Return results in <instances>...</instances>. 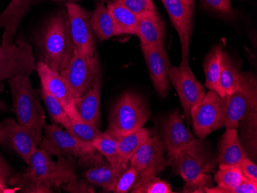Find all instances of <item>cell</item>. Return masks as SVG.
Returning a JSON list of instances; mask_svg holds the SVG:
<instances>
[{
    "label": "cell",
    "instance_id": "6da1fadb",
    "mask_svg": "<svg viewBox=\"0 0 257 193\" xmlns=\"http://www.w3.org/2000/svg\"><path fill=\"white\" fill-rule=\"evenodd\" d=\"M76 178L73 157L58 156V160L53 161L38 146L32 154L28 167L13 175L9 185L19 187L20 192L52 193L53 187L62 186Z\"/></svg>",
    "mask_w": 257,
    "mask_h": 193
},
{
    "label": "cell",
    "instance_id": "7a4b0ae2",
    "mask_svg": "<svg viewBox=\"0 0 257 193\" xmlns=\"http://www.w3.org/2000/svg\"><path fill=\"white\" fill-rule=\"evenodd\" d=\"M37 46L40 61L52 70L61 73L67 67L74 45L66 13L60 11L50 17L37 36Z\"/></svg>",
    "mask_w": 257,
    "mask_h": 193
},
{
    "label": "cell",
    "instance_id": "3957f363",
    "mask_svg": "<svg viewBox=\"0 0 257 193\" xmlns=\"http://www.w3.org/2000/svg\"><path fill=\"white\" fill-rule=\"evenodd\" d=\"M42 140L39 147L48 155L56 156L77 157L81 162L91 165H97L101 161L100 155L89 142L79 140L58 124L46 125Z\"/></svg>",
    "mask_w": 257,
    "mask_h": 193
},
{
    "label": "cell",
    "instance_id": "277c9868",
    "mask_svg": "<svg viewBox=\"0 0 257 193\" xmlns=\"http://www.w3.org/2000/svg\"><path fill=\"white\" fill-rule=\"evenodd\" d=\"M8 83L17 122L41 132L46 126L44 110L33 87L30 76L23 75L10 78Z\"/></svg>",
    "mask_w": 257,
    "mask_h": 193
},
{
    "label": "cell",
    "instance_id": "5b68a950",
    "mask_svg": "<svg viewBox=\"0 0 257 193\" xmlns=\"http://www.w3.org/2000/svg\"><path fill=\"white\" fill-rule=\"evenodd\" d=\"M149 118L150 112L142 98L126 92L112 108L107 132L118 139L123 137L142 129Z\"/></svg>",
    "mask_w": 257,
    "mask_h": 193
},
{
    "label": "cell",
    "instance_id": "8992f818",
    "mask_svg": "<svg viewBox=\"0 0 257 193\" xmlns=\"http://www.w3.org/2000/svg\"><path fill=\"white\" fill-rule=\"evenodd\" d=\"M67 83L73 97L84 96L102 76L99 56L73 51L67 67L60 73Z\"/></svg>",
    "mask_w": 257,
    "mask_h": 193
},
{
    "label": "cell",
    "instance_id": "52a82bcc",
    "mask_svg": "<svg viewBox=\"0 0 257 193\" xmlns=\"http://www.w3.org/2000/svg\"><path fill=\"white\" fill-rule=\"evenodd\" d=\"M226 97H222L215 91L209 90L191 110L193 129L199 139L224 127L226 122Z\"/></svg>",
    "mask_w": 257,
    "mask_h": 193
},
{
    "label": "cell",
    "instance_id": "ba28073f",
    "mask_svg": "<svg viewBox=\"0 0 257 193\" xmlns=\"http://www.w3.org/2000/svg\"><path fill=\"white\" fill-rule=\"evenodd\" d=\"M203 139H196L180 153L167 159V165L172 167L184 181H190L200 174L211 172L216 166L217 161L206 148Z\"/></svg>",
    "mask_w": 257,
    "mask_h": 193
},
{
    "label": "cell",
    "instance_id": "9c48e42d",
    "mask_svg": "<svg viewBox=\"0 0 257 193\" xmlns=\"http://www.w3.org/2000/svg\"><path fill=\"white\" fill-rule=\"evenodd\" d=\"M42 138L41 132L20 125L12 118L0 122V145L14 151L27 165Z\"/></svg>",
    "mask_w": 257,
    "mask_h": 193
},
{
    "label": "cell",
    "instance_id": "30bf717a",
    "mask_svg": "<svg viewBox=\"0 0 257 193\" xmlns=\"http://www.w3.org/2000/svg\"><path fill=\"white\" fill-rule=\"evenodd\" d=\"M37 70L31 45L17 39L7 46L0 43V83L17 76H30Z\"/></svg>",
    "mask_w": 257,
    "mask_h": 193
},
{
    "label": "cell",
    "instance_id": "8fae6325",
    "mask_svg": "<svg viewBox=\"0 0 257 193\" xmlns=\"http://www.w3.org/2000/svg\"><path fill=\"white\" fill-rule=\"evenodd\" d=\"M170 82L177 90L185 118L190 122L192 109L206 94L204 86L195 77L188 61H182L180 66L170 68Z\"/></svg>",
    "mask_w": 257,
    "mask_h": 193
},
{
    "label": "cell",
    "instance_id": "7c38bea8",
    "mask_svg": "<svg viewBox=\"0 0 257 193\" xmlns=\"http://www.w3.org/2000/svg\"><path fill=\"white\" fill-rule=\"evenodd\" d=\"M226 129H236L239 122L248 115L256 112V80L248 74L246 81L240 89L226 97Z\"/></svg>",
    "mask_w": 257,
    "mask_h": 193
},
{
    "label": "cell",
    "instance_id": "4fadbf2b",
    "mask_svg": "<svg viewBox=\"0 0 257 193\" xmlns=\"http://www.w3.org/2000/svg\"><path fill=\"white\" fill-rule=\"evenodd\" d=\"M66 7L75 50L83 54H95L96 39L89 13L75 2H66Z\"/></svg>",
    "mask_w": 257,
    "mask_h": 193
},
{
    "label": "cell",
    "instance_id": "5bb4252c",
    "mask_svg": "<svg viewBox=\"0 0 257 193\" xmlns=\"http://www.w3.org/2000/svg\"><path fill=\"white\" fill-rule=\"evenodd\" d=\"M150 79L157 93L165 97L170 89V63L163 42L141 46Z\"/></svg>",
    "mask_w": 257,
    "mask_h": 193
},
{
    "label": "cell",
    "instance_id": "9a60e30c",
    "mask_svg": "<svg viewBox=\"0 0 257 193\" xmlns=\"http://www.w3.org/2000/svg\"><path fill=\"white\" fill-rule=\"evenodd\" d=\"M36 70L41 81V87L60 101L69 119L73 120L80 118L73 106L74 97L60 73L52 70L42 61L37 63Z\"/></svg>",
    "mask_w": 257,
    "mask_h": 193
},
{
    "label": "cell",
    "instance_id": "2e32d148",
    "mask_svg": "<svg viewBox=\"0 0 257 193\" xmlns=\"http://www.w3.org/2000/svg\"><path fill=\"white\" fill-rule=\"evenodd\" d=\"M173 27L178 33L182 49V61H188L193 28V10L180 0H161Z\"/></svg>",
    "mask_w": 257,
    "mask_h": 193
},
{
    "label": "cell",
    "instance_id": "e0dca14e",
    "mask_svg": "<svg viewBox=\"0 0 257 193\" xmlns=\"http://www.w3.org/2000/svg\"><path fill=\"white\" fill-rule=\"evenodd\" d=\"M131 165L140 175H157L167 165V159L163 155L160 142L150 136L140 145L131 159Z\"/></svg>",
    "mask_w": 257,
    "mask_h": 193
},
{
    "label": "cell",
    "instance_id": "ac0fdd59",
    "mask_svg": "<svg viewBox=\"0 0 257 193\" xmlns=\"http://www.w3.org/2000/svg\"><path fill=\"white\" fill-rule=\"evenodd\" d=\"M163 134L168 158L180 153L197 139L186 129L178 110L170 113L166 119Z\"/></svg>",
    "mask_w": 257,
    "mask_h": 193
},
{
    "label": "cell",
    "instance_id": "d6986e66",
    "mask_svg": "<svg viewBox=\"0 0 257 193\" xmlns=\"http://www.w3.org/2000/svg\"><path fill=\"white\" fill-rule=\"evenodd\" d=\"M35 2L36 0H11L0 14V30L4 29L1 41L3 46L14 42L23 18Z\"/></svg>",
    "mask_w": 257,
    "mask_h": 193
},
{
    "label": "cell",
    "instance_id": "ffe728a7",
    "mask_svg": "<svg viewBox=\"0 0 257 193\" xmlns=\"http://www.w3.org/2000/svg\"><path fill=\"white\" fill-rule=\"evenodd\" d=\"M165 33V24L157 10H148L137 15V36L140 39L141 46L163 42Z\"/></svg>",
    "mask_w": 257,
    "mask_h": 193
},
{
    "label": "cell",
    "instance_id": "44dd1931",
    "mask_svg": "<svg viewBox=\"0 0 257 193\" xmlns=\"http://www.w3.org/2000/svg\"><path fill=\"white\" fill-rule=\"evenodd\" d=\"M102 76L84 96L73 99V106L82 120L94 126L100 124V95Z\"/></svg>",
    "mask_w": 257,
    "mask_h": 193
},
{
    "label": "cell",
    "instance_id": "7402d4cb",
    "mask_svg": "<svg viewBox=\"0 0 257 193\" xmlns=\"http://www.w3.org/2000/svg\"><path fill=\"white\" fill-rule=\"evenodd\" d=\"M246 156L236 129H226L219 142L217 159L219 168L236 166Z\"/></svg>",
    "mask_w": 257,
    "mask_h": 193
},
{
    "label": "cell",
    "instance_id": "603a6c76",
    "mask_svg": "<svg viewBox=\"0 0 257 193\" xmlns=\"http://www.w3.org/2000/svg\"><path fill=\"white\" fill-rule=\"evenodd\" d=\"M246 73H242L234 62L232 61L226 53L222 60L219 86L223 97H227L242 87L247 77Z\"/></svg>",
    "mask_w": 257,
    "mask_h": 193
},
{
    "label": "cell",
    "instance_id": "cb8c5ba5",
    "mask_svg": "<svg viewBox=\"0 0 257 193\" xmlns=\"http://www.w3.org/2000/svg\"><path fill=\"white\" fill-rule=\"evenodd\" d=\"M126 168L113 166L110 163L97 165L87 170L84 175L89 183L113 191L118 179Z\"/></svg>",
    "mask_w": 257,
    "mask_h": 193
},
{
    "label": "cell",
    "instance_id": "d4e9b609",
    "mask_svg": "<svg viewBox=\"0 0 257 193\" xmlns=\"http://www.w3.org/2000/svg\"><path fill=\"white\" fill-rule=\"evenodd\" d=\"M223 45L215 46L209 52L203 62V69L206 75L205 86L209 90H213L219 93L222 96L219 79H220L221 70H222V60H223ZM223 97V96H222Z\"/></svg>",
    "mask_w": 257,
    "mask_h": 193
},
{
    "label": "cell",
    "instance_id": "484cf974",
    "mask_svg": "<svg viewBox=\"0 0 257 193\" xmlns=\"http://www.w3.org/2000/svg\"><path fill=\"white\" fill-rule=\"evenodd\" d=\"M90 24L95 36L100 41L119 35L107 7L103 3L96 5L90 17Z\"/></svg>",
    "mask_w": 257,
    "mask_h": 193
},
{
    "label": "cell",
    "instance_id": "4316f807",
    "mask_svg": "<svg viewBox=\"0 0 257 193\" xmlns=\"http://www.w3.org/2000/svg\"><path fill=\"white\" fill-rule=\"evenodd\" d=\"M114 24L120 34L137 35V15L128 10L122 0H114L107 4Z\"/></svg>",
    "mask_w": 257,
    "mask_h": 193
},
{
    "label": "cell",
    "instance_id": "83f0119b",
    "mask_svg": "<svg viewBox=\"0 0 257 193\" xmlns=\"http://www.w3.org/2000/svg\"><path fill=\"white\" fill-rule=\"evenodd\" d=\"M150 137L149 131L142 128L134 133L119 138L118 151L122 165L127 166L128 161H131L133 155L137 152L140 145L144 144Z\"/></svg>",
    "mask_w": 257,
    "mask_h": 193
},
{
    "label": "cell",
    "instance_id": "f1b7e54d",
    "mask_svg": "<svg viewBox=\"0 0 257 193\" xmlns=\"http://www.w3.org/2000/svg\"><path fill=\"white\" fill-rule=\"evenodd\" d=\"M118 142L119 139L109 132H102L98 136L92 145L95 149L105 156L108 162L115 167H127L123 165L119 158V151H118Z\"/></svg>",
    "mask_w": 257,
    "mask_h": 193
},
{
    "label": "cell",
    "instance_id": "f546056e",
    "mask_svg": "<svg viewBox=\"0 0 257 193\" xmlns=\"http://www.w3.org/2000/svg\"><path fill=\"white\" fill-rule=\"evenodd\" d=\"M134 193H172L171 185L156 175H140L132 188Z\"/></svg>",
    "mask_w": 257,
    "mask_h": 193
},
{
    "label": "cell",
    "instance_id": "4dcf8cb0",
    "mask_svg": "<svg viewBox=\"0 0 257 193\" xmlns=\"http://www.w3.org/2000/svg\"><path fill=\"white\" fill-rule=\"evenodd\" d=\"M40 94L44 101L49 114L50 115L55 123L60 124L61 126H63L66 130L69 129L71 122H70V119L65 111L64 108L60 103V101L58 100L54 96H52L43 88H41Z\"/></svg>",
    "mask_w": 257,
    "mask_h": 193
},
{
    "label": "cell",
    "instance_id": "1f68e13d",
    "mask_svg": "<svg viewBox=\"0 0 257 193\" xmlns=\"http://www.w3.org/2000/svg\"><path fill=\"white\" fill-rule=\"evenodd\" d=\"M70 122L71 125L69 129H67L68 132L83 142L92 144V142L102 133L98 129L97 126L84 122L81 118L70 120Z\"/></svg>",
    "mask_w": 257,
    "mask_h": 193
},
{
    "label": "cell",
    "instance_id": "d6a6232c",
    "mask_svg": "<svg viewBox=\"0 0 257 193\" xmlns=\"http://www.w3.org/2000/svg\"><path fill=\"white\" fill-rule=\"evenodd\" d=\"M244 177L237 167L219 168L214 175V180L219 186L233 188L241 183Z\"/></svg>",
    "mask_w": 257,
    "mask_h": 193
},
{
    "label": "cell",
    "instance_id": "836d02e7",
    "mask_svg": "<svg viewBox=\"0 0 257 193\" xmlns=\"http://www.w3.org/2000/svg\"><path fill=\"white\" fill-rule=\"evenodd\" d=\"M140 173L134 167H128L125 168V171L122 172V175L118 179L114 192L115 193H126L130 190L132 189L133 186L135 184L136 181L138 178Z\"/></svg>",
    "mask_w": 257,
    "mask_h": 193
},
{
    "label": "cell",
    "instance_id": "e575fe53",
    "mask_svg": "<svg viewBox=\"0 0 257 193\" xmlns=\"http://www.w3.org/2000/svg\"><path fill=\"white\" fill-rule=\"evenodd\" d=\"M206 193H256L257 182L244 178L241 183L233 188L213 186L206 189Z\"/></svg>",
    "mask_w": 257,
    "mask_h": 193
},
{
    "label": "cell",
    "instance_id": "d590c367",
    "mask_svg": "<svg viewBox=\"0 0 257 193\" xmlns=\"http://www.w3.org/2000/svg\"><path fill=\"white\" fill-rule=\"evenodd\" d=\"M213 187L211 177L206 173L200 174L197 178L190 181H186L183 192L206 193V189Z\"/></svg>",
    "mask_w": 257,
    "mask_h": 193
},
{
    "label": "cell",
    "instance_id": "8d00e7d4",
    "mask_svg": "<svg viewBox=\"0 0 257 193\" xmlns=\"http://www.w3.org/2000/svg\"><path fill=\"white\" fill-rule=\"evenodd\" d=\"M62 188L66 192L71 193H93L95 189L90 184L81 180L78 181L77 178L70 180L66 183L62 185Z\"/></svg>",
    "mask_w": 257,
    "mask_h": 193
},
{
    "label": "cell",
    "instance_id": "74e56055",
    "mask_svg": "<svg viewBox=\"0 0 257 193\" xmlns=\"http://www.w3.org/2000/svg\"><path fill=\"white\" fill-rule=\"evenodd\" d=\"M205 7L222 15L232 14L231 0H202Z\"/></svg>",
    "mask_w": 257,
    "mask_h": 193
},
{
    "label": "cell",
    "instance_id": "f35d334b",
    "mask_svg": "<svg viewBox=\"0 0 257 193\" xmlns=\"http://www.w3.org/2000/svg\"><path fill=\"white\" fill-rule=\"evenodd\" d=\"M240 172H242L244 178L257 182V166L252 161H251L247 156L236 165Z\"/></svg>",
    "mask_w": 257,
    "mask_h": 193
},
{
    "label": "cell",
    "instance_id": "ab89813d",
    "mask_svg": "<svg viewBox=\"0 0 257 193\" xmlns=\"http://www.w3.org/2000/svg\"><path fill=\"white\" fill-rule=\"evenodd\" d=\"M122 2L136 15H139L148 10H157L155 7L150 5L146 0H122Z\"/></svg>",
    "mask_w": 257,
    "mask_h": 193
},
{
    "label": "cell",
    "instance_id": "60d3db41",
    "mask_svg": "<svg viewBox=\"0 0 257 193\" xmlns=\"http://www.w3.org/2000/svg\"><path fill=\"white\" fill-rule=\"evenodd\" d=\"M13 176V170L0 154V179L8 182Z\"/></svg>",
    "mask_w": 257,
    "mask_h": 193
},
{
    "label": "cell",
    "instance_id": "b9f144b4",
    "mask_svg": "<svg viewBox=\"0 0 257 193\" xmlns=\"http://www.w3.org/2000/svg\"><path fill=\"white\" fill-rule=\"evenodd\" d=\"M8 182L0 179V193H15L20 191L19 187H10Z\"/></svg>",
    "mask_w": 257,
    "mask_h": 193
},
{
    "label": "cell",
    "instance_id": "7bdbcfd3",
    "mask_svg": "<svg viewBox=\"0 0 257 193\" xmlns=\"http://www.w3.org/2000/svg\"><path fill=\"white\" fill-rule=\"evenodd\" d=\"M183 4H184L186 7H188L189 8L194 10L195 7V1L194 0H180Z\"/></svg>",
    "mask_w": 257,
    "mask_h": 193
},
{
    "label": "cell",
    "instance_id": "ee69618b",
    "mask_svg": "<svg viewBox=\"0 0 257 193\" xmlns=\"http://www.w3.org/2000/svg\"><path fill=\"white\" fill-rule=\"evenodd\" d=\"M7 110H8V106H7V105H6L2 100H0V111L4 112V111Z\"/></svg>",
    "mask_w": 257,
    "mask_h": 193
},
{
    "label": "cell",
    "instance_id": "f6af8a7d",
    "mask_svg": "<svg viewBox=\"0 0 257 193\" xmlns=\"http://www.w3.org/2000/svg\"><path fill=\"white\" fill-rule=\"evenodd\" d=\"M147 3H149V4H150L151 6H154V7H155V4H154V0H146Z\"/></svg>",
    "mask_w": 257,
    "mask_h": 193
},
{
    "label": "cell",
    "instance_id": "bcb514c9",
    "mask_svg": "<svg viewBox=\"0 0 257 193\" xmlns=\"http://www.w3.org/2000/svg\"><path fill=\"white\" fill-rule=\"evenodd\" d=\"M67 2H75V1H77V0H66Z\"/></svg>",
    "mask_w": 257,
    "mask_h": 193
},
{
    "label": "cell",
    "instance_id": "7dc6e473",
    "mask_svg": "<svg viewBox=\"0 0 257 193\" xmlns=\"http://www.w3.org/2000/svg\"><path fill=\"white\" fill-rule=\"evenodd\" d=\"M51 1H54V2H60V1H63V0H51Z\"/></svg>",
    "mask_w": 257,
    "mask_h": 193
}]
</instances>
